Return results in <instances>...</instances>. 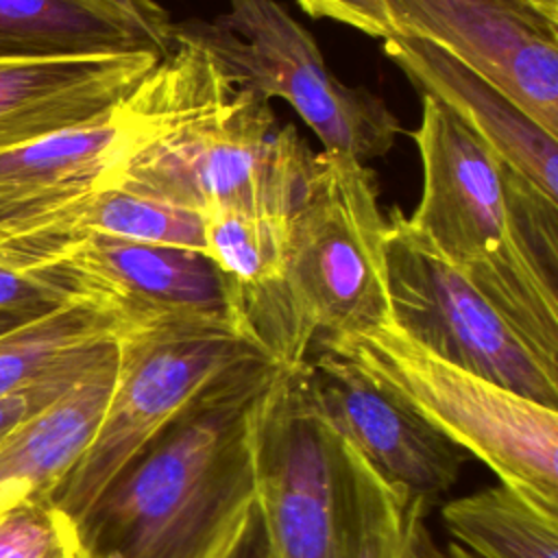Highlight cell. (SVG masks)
<instances>
[{
  "mask_svg": "<svg viewBox=\"0 0 558 558\" xmlns=\"http://www.w3.org/2000/svg\"><path fill=\"white\" fill-rule=\"evenodd\" d=\"M423 39L495 85L558 137V0H384Z\"/></svg>",
  "mask_w": 558,
  "mask_h": 558,
  "instance_id": "cell-10",
  "label": "cell"
},
{
  "mask_svg": "<svg viewBox=\"0 0 558 558\" xmlns=\"http://www.w3.org/2000/svg\"><path fill=\"white\" fill-rule=\"evenodd\" d=\"M384 52L425 94L442 102L504 163L558 198V137L541 129L495 85L440 48L408 35L384 39Z\"/></svg>",
  "mask_w": 558,
  "mask_h": 558,
  "instance_id": "cell-14",
  "label": "cell"
},
{
  "mask_svg": "<svg viewBox=\"0 0 558 558\" xmlns=\"http://www.w3.org/2000/svg\"><path fill=\"white\" fill-rule=\"evenodd\" d=\"M340 442L344 466L340 558H405L412 504L342 436Z\"/></svg>",
  "mask_w": 558,
  "mask_h": 558,
  "instance_id": "cell-19",
  "label": "cell"
},
{
  "mask_svg": "<svg viewBox=\"0 0 558 558\" xmlns=\"http://www.w3.org/2000/svg\"><path fill=\"white\" fill-rule=\"evenodd\" d=\"M314 155L266 98L225 76L209 100L137 146L105 185L201 216L242 209L290 218Z\"/></svg>",
  "mask_w": 558,
  "mask_h": 558,
  "instance_id": "cell-4",
  "label": "cell"
},
{
  "mask_svg": "<svg viewBox=\"0 0 558 558\" xmlns=\"http://www.w3.org/2000/svg\"><path fill=\"white\" fill-rule=\"evenodd\" d=\"M118 349V338L109 342L102 351L96 355L63 368L24 390L11 392L7 397H0V445L28 418H33L37 412L54 403L61 395H65L72 386H76L83 377H87L96 366H100L105 360H109Z\"/></svg>",
  "mask_w": 558,
  "mask_h": 558,
  "instance_id": "cell-21",
  "label": "cell"
},
{
  "mask_svg": "<svg viewBox=\"0 0 558 558\" xmlns=\"http://www.w3.org/2000/svg\"><path fill=\"white\" fill-rule=\"evenodd\" d=\"M255 519H257V506L248 510L242 519H238L201 558H233V554L240 549L246 534L251 532Z\"/></svg>",
  "mask_w": 558,
  "mask_h": 558,
  "instance_id": "cell-25",
  "label": "cell"
},
{
  "mask_svg": "<svg viewBox=\"0 0 558 558\" xmlns=\"http://www.w3.org/2000/svg\"><path fill=\"white\" fill-rule=\"evenodd\" d=\"M314 349H329L353 362L375 386L480 458L501 484L558 506L556 408L436 357L390 320L323 340Z\"/></svg>",
  "mask_w": 558,
  "mask_h": 558,
  "instance_id": "cell-6",
  "label": "cell"
},
{
  "mask_svg": "<svg viewBox=\"0 0 558 558\" xmlns=\"http://www.w3.org/2000/svg\"><path fill=\"white\" fill-rule=\"evenodd\" d=\"M310 17H327L347 24L368 37L397 35L384 0H296Z\"/></svg>",
  "mask_w": 558,
  "mask_h": 558,
  "instance_id": "cell-23",
  "label": "cell"
},
{
  "mask_svg": "<svg viewBox=\"0 0 558 558\" xmlns=\"http://www.w3.org/2000/svg\"><path fill=\"white\" fill-rule=\"evenodd\" d=\"M233 558H270L264 545V534H262V525H259V514L251 527V532L246 534L244 543L240 545V549L233 554Z\"/></svg>",
  "mask_w": 558,
  "mask_h": 558,
  "instance_id": "cell-26",
  "label": "cell"
},
{
  "mask_svg": "<svg viewBox=\"0 0 558 558\" xmlns=\"http://www.w3.org/2000/svg\"><path fill=\"white\" fill-rule=\"evenodd\" d=\"M76 545V525L50 501H31L0 517V558H59Z\"/></svg>",
  "mask_w": 558,
  "mask_h": 558,
  "instance_id": "cell-20",
  "label": "cell"
},
{
  "mask_svg": "<svg viewBox=\"0 0 558 558\" xmlns=\"http://www.w3.org/2000/svg\"><path fill=\"white\" fill-rule=\"evenodd\" d=\"M201 48L235 85L286 100L314 131L323 150L360 161L384 157L403 131L388 102L344 85L327 65L314 35L277 0H227L214 20L170 26V44Z\"/></svg>",
  "mask_w": 558,
  "mask_h": 558,
  "instance_id": "cell-7",
  "label": "cell"
},
{
  "mask_svg": "<svg viewBox=\"0 0 558 558\" xmlns=\"http://www.w3.org/2000/svg\"><path fill=\"white\" fill-rule=\"evenodd\" d=\"M423 187L408 225L541 351L558 357V198L423 94Z\"/></svg>",
  "mask_w": 558,
  "mask_h": 558,
  "instance_id": "cell-1",
  "label": "cell"
},
{
  "mask_svg": "<svg viewBox=\"0 0 558 558\" xmlns=\"http://www.w3.org/2000/svg\"><path fill=\"white\" fill-rule=\"evenodd\" d=\"M425 512H427V508L423 504H412L410 523H408L405 558H475L458 543L438 547L425 525Z\"/></svg>",
  "mask_w": 558,
  "mask_h": 558,
  "instance_id": "cell-24",
  "label": "cell"
},
{
  "mask_svg": "<svg viewBox=\"0 0 558 558\" xmlns=\"http://www.w3.org/2000/svg\"><path fill=\"white\" fill-rule=\"evenodd\" d=\"M275 360L238 320L174 312L126 320L102 421L50 504L74 525L166 429L235 373ZM277 362V360H275Z\"/></svg>",
  "mask_w": 558,
  "mask_h": 558,
  "instance_id": "cell-3",
  "label": "cell"
},
{
  "mask_svg": "<svg viewBox=\"0 0 558 558\" xmlns=\"http://www.w3.org/2000/svg\"><path fill=\"white\" fill-rule=\"evenodd\" d=\"M124 316L94 296H76L0 333V397L70 368L113 342Z\"/></svg>",
  "mask_w": 558,
  "mask_h": 558,
  "instance_id": "cell-17",
  "label": "cell"
},
{
  "mask_svg": "<svg viewBox=\"0 0 558 558\" xmlns=\"http://www.w3.org/2000/svg\"><path fill=\"white\" fill-rule=\"evenodd\" d=\"M59 558H85V556H83V549H81V543H78V545H76V547H72V549H68V551H65V554H61V556H59Z\"/></svg>",
  "mask_w": 558,
  "mask_h": 558,
  "instance_id": "cell-28",
  "label": "cell"
},
{
  "mask_svg": "<svg viewBox=\"0 0 558 558\" xmlns=\"http://www.w3.org/2000/svg\"><path fill=\"white\" fill-rule=\"evenodd\" d=\"M7 242L0 231V312L33 318L78 296L35 270L15 266L7 255Z\"/></svg>",
  "mask_w": 558,
  "mask_h": 558,
  "instance_id": "cell-22",
  "label": "cell"
},
{
  "mask_svg": "<svg viewBox=\"0 0 558 558\" xmlns=\"http://www.w3.org/2000/svg\"><path fill=\"white\" fill-rule=\"evenodd\" d=\"M118 2H122L124 7L135 9V11H153V9L159 7V4L153 2V0H118Z\"/></svg>",
  "mask_w": 558,
  "mask_h": 558,
  "instance_id": "cell-27",
  "label": "cell"
},
{
  "mask_svg": "<svg viewBox=\"0 0 558 558\" xmlns=\"http://www.w3.org/2000/svg\"><path fill=\"white\" fill-rule=\"evenodd\" d=\"M440 519L475 558H558V506L501 482L447 501Z\"/></svg>",
  "mask_w": 558,
  "mask_h": 558,
  "instance_id": "cell-18",
  "label": "cell"
},
{
  "mask_svg": "<svg viewBox=\"0 0 558 558\" xmlns=\"http://www.w3.org/2000/svg\"><path fill=\"white\" fill-rule=\"evenodd\" d=\"M386 231L375 172L347 153H316L288 229L286 366L390 320Z\"/></svg>",
  "mask_w": 558,
  "mask_h": 558,
  "instance_id": "cell-5",
  "label": "cell"
},
{
  "mask_svg": "<svg viewBox=\"0 0 558 558\" xmlns=\"http://www.w3.org/2000/svg\"><path fill=\"white\" fill-rule=\"evenodd\" d=\"M390 323L436 357L558 408V357L541 351L392 207L386 231Z\"/></svg>",
  "mask_w": 558,
  "mask_h": 558,
  "instance_id": "cell-8",
  "label": "cell"
},
{
  "mask_svg": "<svg viewBox=\"0 0 558 558\" xmlns=\"http://www.w3.org/2000/svg\"><path fill=\"white\" fill-rule=\"evenodd\" d=\"M157 50L0 61V150L96 122L161 61Z\"/></svg>",
  "mask_w": 558,
  "mask_h": 558,
  "instance_id": "cell-13",
  "label": "cell"
},
{
  "mask_svg": "<svg viewBox=\"0 0 558 558\" xmlns=\"http://www.w3.org/2000/svg\"><path fill=\"white\" fill-rule=\"evenodd\" d=\"M255 499L270 558H340L344 466L307 360L279 366L255 416Z\"/></svg>",
  "mask_w": 558,
  "mask_h": 558,
  "instance_id": "cell-9",
  "label": "cell"
},
{
  "mask_svg": "<svg viewBox=\"0 0 558 558\" xmlns=\"http://www.w3.org/2000/svg\"><path fill=\"white\" fill-rule=\"evenodd\" d=\"M116 368L118 349L0 445V517L31 501H50L102 421Z\"/></svg>",
  "mask_w": 558,
  "mask_h": 558,
  "instance_id": "cell-16",
  "label": "cell"
},
{
  "mask_svg": "<svg viewBox=\"0 0 558 558\" xmlns=\"http://www.w3.org/2000/svg\"><path fill=\"white\" fill-rule=\"evenodd\" d=\"M161 7L135 11L118 0H0V61L170 50Z\"/></svg>",
  "mask_w": 558,
  "mask_h": 558,
  "instance_id": "cell-15",
  "label": "cell"
},
{
  "mask_svg": "<svg viewBox=\"0 0 558 558\" xmlns=\"http://www.w3.org/2000/svg\"><path fill=\"white\" fill-rule=\"evenodd\" d=\"M279 362L201 399L76 523L85 558H201L255 508V416Z\"/></svg>",
  "mask_w": 558,
  "mask_h": 558,
  "instance_id": "cell-2",
  "label": "cell"
},
{
  "mask_svg": "<svg viewBox=\"0 0 558 558\" xmlns=\"http://www.w3.org/2000/svg\"><path fill=\"white\" fill-rule=\"evenodd\" d=\"M28 270L72 294L109 303L124 320L174 312L238 320L227 279L209 255L196 248L78 235L41 251Z\"/></svg>",
  "mask_w": 558,
  "mask_h": 558,
  "instance_id": "cell-11",
  "label": "cell"
},
{
  "mask_svg": "<svg viewBox=\"0 0 558 558\" xmlns=\"http://www.w3.org/2000/svg\"><path fill=\"white\" fill-rule=\"evenodd\" d=\"M307 371L325 421L399 495L427 508L453 488L464 464L462 449L425 418L329 349H314Z\"/></svg>",
  "mask_w": 558,
  "mask_h": 558,
  "instance_id": "cell-12",
  "label": "cell"
}]
</instances>
